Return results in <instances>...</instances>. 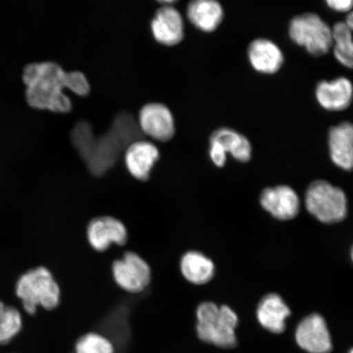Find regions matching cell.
<instances>
[{"label": "cell", "mask_w": 353, "mask_h": 353, "mask_svg": "<svg viewBox=\"0 0 353 353\" xmlns=\"http://www.w3.org/2000/svg\"><path fill=\"white\" fill-rule=\"evenodd\" d=\"M295 338L299 347L309 353H329L332 350L327 325L323 317L316 313L300 322Z\"/></svg>", "instance_id": "obj_9"}, {"label": "cell", "mask_w": 353, "mask_h": 353, "mask_svg": "<svg viewBox=\"0 0 353 353\" xmlns=\"http://www.w3.org/2000/svg\"><path fill=\"white\" fill-rule=\"evenodd\" d=\"M15 293L29 315H34L39 307L54 310L61 303L60 286L51 272L43 267L23 273L17 281Z\"/></svg>", "instance_id": "obj_3"}, {"label": "cell", "mask_w": 353, "mask_h": 353, "mask_svg": "<svg viewBox=\"0 0 353 353\" xmlns=\"http://www.w3.org/2000/svg\"><path fill=\"white\" fill-rule=\"evenodd\" d=\"M160 158V152L148 141L139 139L128 145L125 151V161L128 171L140 181L149 179L152 168Z\"/></svg>", "instance_id": "obj_14"}, {"label": "cell", "mask_w": 353, "mask_h": 353, "mask_svg": "<svg viewBox=\"0 0 353 353\" xmlns=\"http://www.w3.org/2000/svg\"><path fill=\"white\" fill-rule=\"evenodd\" d=\"M289 37L309 54L321 57L332 48V32L323 19L315 12H305L290 21Z\"/></svg>", "instance_id": "obj_5"}, {"label": "cell", "mask_w": 353, "mask_h": 353, "mask_svg": "<svg viewBox=\"0 0 353 353\" xmlns=\"http://www.w3.org/2000/svg\"><path fill=\"white\" fill-rule=\"evenodd\" d=\"M187 17L201 32L212 33L222 24L224 10L218 0H192L187 8Z\"/></svg>", "instance_id": "obj_16"}, {"label": "cell", "mask_w": 353, "mask_h": 353, "mask_svg": "<svg viewBox=\"0 0 353 353\" xmlns=\"http://www.w3.org/2000/svg\"><path fill=\"white\" fill-rule=\"evenodd\" d=\"M22 79L26 86V101L30 107L52 112L68 113L72 110V101L65 95V88L79 96H86L90 91L85 74L66 72L52 61L26 65Z\"/></svg>", "instance_id": "obj_1"}, {"label": "cell", "mask_w": 353, "mask_h": 353, "mask_svg": "<svg viewBox=\"0 0 353 353\" xmlns=\"http://www.w3.org/2000/svg\"><path fill=\"white\" fill-rule=\"evenodd\" d=\"M210 156L216 166L223 167L226 163L227 153L219 143L213 141H210Z\"/></svg>", "instance_id": "obj_24"}, {"label": "cell", "mask_w": 353, "mask_h": 353, "mask_svg": "<svg viewBox=\"0 0 353 353\" xmlns=\"http://www.w3.org/2000/svg\"><path fill=\"white\" fill-rule=\"evenodd\" d=\"M157 1L164 4V6H170V4L178 1V0H157Z\"/></svg>", "instance_id": "obj_27"}, {"label": "cell", "mask_w": 353, "mask_h": 353, "mask_svg": "<svg viewBox=\"0 0 353 353\" xmlns=\"http://www.w3.org/2000/svg\"><path fill=\"white\" fill-rule=\"evenodd\" d=\"M87 237L92 249L103 252L113 244L125 245L128 232L121 221L110 216H103L92 219L88 224Z\"/></svg>", "instance_id": "obj_10"}, {"label": "cell", "mask_w": 353, "mask_h": 353, "mask_svg": "<svg viewBox=\"0 0 353 353\" xmlns=\"http://www.w3.org/2000/svg\"><path fill=\"white\" fill-rule=\"evenodd\" d=\"M352 94V82L343 77L320 81L315 88L317 103L329 112H343L350 108Z\"/></svg>", "instance_id": "obj_12"}, {"label": "cell", "mask_w": 353, "mask_h": 353, "mask_svg": "<svg viewBox=\"0 0 353 353\" xmlns=\"http://www.w3.org/2000/svg\"><path fill=\"white\" fill-rule=\"evenodd\" d=\"M219 143L224 152L230 153L234 159L241 162L250 160L252 148L248 139L229 128H220L210 137V140Z\"/></svg>", "instance_id": "obj_20"}, {"label": "cell", "mask_w": 353, "mask_h": 353, "mask_svg": "<svg viewBox=\"0 0 353 353\" xmlns=\"http://www.w3.org/2000/svg\"><path fill=\"white\" fill-rule=\"evenodd\" d=\"M151 28L154 39L165 46H176L184 37L183 16L171 6L159 8L153 17Z\"/></svg>", "instance_id": "obj_11"}, {"label": "cell", "mask_w": 353, "mask_h": 353, "mask_svg": "<svg viewBox=\"0 0 353 353\" xmlns=\"http://www.w3.org/2000/svg\"><path fill=\"white\" fill-rule=\"evenodd\" d=\"M138 123L142 134L159 142H167L175 134L173 114L164 104L145 105L140 110Z\"/></svg>", "instance_id": "obj_8"}, {"label": "cell", "mask_w": 353, "mask_h": 353, "mask_svg": "<svg viewBox=\"0 0 353 353\" xmlns=\"http://www.w3.org/2000/svg\"><path fill=\"white\" fill-rule=\"evenodd\" d=\"M352 30L343 21L337 22L333 28L332 48L334 56L339 63L347 68H352L353 65V43Z\"/></svg>", "instance_id": "obj_21"}, {"label": "cell", "mask_w": 353, "mask_h": 353, "mask_svg": "<svg viewBox=\"0 0 353 353\" xmlns=\"http://www.w3.org/2000/svg\"><path fill=\"white\" fill-rule=\"evenodd\" d=\"M305 204L309 213L324 223H339L346 217L345 194L325 181H316L309 186Z\"/></svg>", "instance_id": "obj_6"}, {"label": "cell", "mask_w": 353, "mask_h": 353, "mask_svg": "<svg viewBox=\"0 0 353 353\" xmlns=\"http://www.w3.org/2000/svg\"><path fill=\"white\" fill-rule=\"evenodd\" d=\"M265 210L280 220H290L299 213V199L297 193L288 186L265 189L260 197Z\"/></svg>", "instance_id": "obj_15"}, {"label": "cell", "mask_w": 353, "mask_h": 353, "mask_svg": "<svg viewBox=\"0 0 353 353\" xmlns=\"http://www.w3.org/2000/svg\"><path fill=\"white\" fill-rule=\"evenodd\" d=\"M196 316L197 334L201 341L220 347H235L238 317L230 307L203 303L197 308Z\"/></svg>", "instance_id": "obj_4"}, {"label": "cell", "mask_w": 353, "mask_h": 353, "mask_svg": "<svg viewBox=\"0 0 353 353\" xmlns=\"http://www.w3.org/2000/svg\"><path fill=\"white\" fill-rule=\"evenodd\" d=\"M23 328V317L15 307L7 305L0 315V344L4 345L14 339Z\"/></svg>", "instance_id": "obj_22"}, {"label": "cell", "mask_w": 353, "mask_h": 353, "mask_svg": "<svg viewBox=\"0 0 353 353\" xmlns=\"http://www.w3.org/2000/svg\"><path fill=\"white\" fill-rule=\"evenodd\" d=\"M6 304L4 303L1 300H0V315H1L2 312L3 311L4 307H6Z\"/></svg>", "instance_id": "obj_28"}, {"label": "cell", "mask_w": 353, "mask_h": 353, "mask_svg": "<svg viewBox=\"0 0 353 353\" xmlns=\"http://www.w3.org/2000/svg\"><path fill=\"white\" fill-rule=\"evenodd\" d=\"M350 353H352V351H351Z\"/></svg>", "instance_id": "obj_29"}, {"label": "cell", "mask_w": 353, "mask_h": 353, "mask_svg": "<svg viewBox=\"0 0 353 353\" xmlns=\"http://www.w3.org/2000/svg\"><path fill=\"white\" fill-rule=\"evenodd\" d=\"M329 148L331 160L345 170L353 165V127L350 122H342L329 132Z\"/></svg>", "instance_id": "obj_17"}, {"label": "cell", "mask_w": 353, "mask_h": 353, "mask_svg": "<svg viewBox=\"0 0 353 353\" xmlns=\"http://www.w3.org/2000/svg\"><path fill=\"white\" fill-rule=\"evenodd\" d=\"M114 282L125 292L138 294L147 290L152 281V270L148 263L134 252H127L112 264Z\"/></svg>", "instance_id": "obj_7"}, {"label": "cell", "mask_w": 353, "mask_h": 353, "mask_svg": "<svg viewBox=\"0 0 353 353\" xmlns=\"http://www.w3.org/2000/svg\"><path fill=\"white\" fill-rule=\"evenodd\" d=\"M290 310L279 295H266L260 302L257 317L263 327L273 334H281L285 329V320L290 316Z\"/></svg>", "instance_id": "obj_18"}, {"label": "cell", "mask_w": 353, "mask_h": 353, "mask_svg": "<svg viewBox=\"0 0 353 353\" xmlns=\"http://www.w3.org/2000/svg\"><path fill=\"white\" fill-rule=\"evenodd\" d=\"M180 269L186 280L195 285L209 282L214 275V264L197 251H190L181 259Z\"/></svg>", "instance_id": "obj_19"}, {"label": "cell", "mask_w": 353, "mask_h": 353, "mask_svg": "<svg viewBox=\"0 0 353 353\" xmlns=\"http://www.w3.org/2000/svg\"><path fill=\"white\" fill-rule=\"evenodd\" d=\"M344 23H345L347 26V28H350L351 30H352L353 28V16L352 11L347 13L345 21H343Z\"/></svg>", "instance_id": "obj_26"}, {"label": "cell", "mask_w": 353, "mask_h": 353, "mask_svg": "<svg viewBox=\"0 0 353 353\" xmlns=\"http://www.w3.org/2000/svg\"><path fill=\"white\" fill-rule=\"evenodd\" d=\"M74 353H116V347L105 334L91 331L77 339Z\"/></svg>", "instance_id": "obj_23"}, {"label": "cell", "mask_w": 353, "mask_h": 353, "mask_svg": "<svg viewBox=\"0 0 353 353\" xmlns=\"http://www.w3.org/2000/svg\"><path fill=\"white\" fill-rule=\"evenodd\" d=\"M142 134L131 114H119L107 134L96 137L85 121L77 123L72 132V142L92 174L101 175L110 169L128 145L141 139Z\"/></svg>", "instance_id": "obj_2"}, {"label": "cell", "mask_w": 353, "mask_h": 353, "mask_svg": "<svg viewBox=\"0 0 353 353\" xmlns=\"http://www.w3.org/2000/svg\"><path fill=\"white\" fill-rule=\"evenodd\" d=\"M247 55L255 72L264 74L277 73L285 61L281 48L271 39L264 38L254 39L250 43Z\"/></svg>", "instance_id": "obj_13"}, {"label": "cell", "mask_w": 353, "mask_h": 353, "mask_svg": "<svg viewBox=\"0 0 353 353\" xmlns=\"http://www.w3.org/2000/svg\"><path fill=\"white\" fill-rule=\"evenodd\" d=\"M325 3L331 10L347 13L351 12L353 0H325Z\"/></svg>", "instance_id": "obj_25"}]
</instances>
